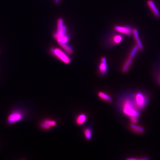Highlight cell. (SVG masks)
Returning <instances> with one entry per match:
<instances>
[{"mask_svg": "<svg viewBox=\"0 0 160 160\" xmlns=\"http://www.w3.org/2000/svg\"><path fill=\"white\" fill-rule=\"evenodd\" d=\"M118 106L121 111L129 118L139 117L140 111L135 104L131 93L124 95L120 98Z\"/></svg>", "mask_w": 160, "mask_h": 160, "instance_id": "obj_1", "label": "cell"}, {"mask_svg": "<svg viewBox=\"0 0 160 160\" xmlns=\"http://www.w3.org/2000/svg\"><path fill=\"white\" fill-rule=\"evenodd\" d=\"M57 25V31L53 34V37L62 47L69 42V37L67 34V28L64 25L63 19L58 20Z\"/></svg>", "mask_w": 160, "mask_h": 160, "instance_id": "obj_2", "label": "cell"}, {"mask_svg": "<svg viewBox=\"0 0 160 160\" xmlns=\"http://www.w3.org/2000/svg\"><path fill=\"white\" fill-rule=\"evenodd\" d=\"M135 104L140 112L142 110L149 102V97L145 92H138L132 93Z\"/></svg>", "mask_w": 160, "mask_h": 160, "instance_id": "obj_3", "label": "cell"}, {"mask_svg": "<svg viewBox=\"0 0 160 160\" xmlns=\"http://www.w3.org/2000/svg\"><path fill=\"white\" fill-rule=\"evenodd\" d=\"M50 51L54 56L65 64H69L71 62L70 58L62 50L58 48H51Z\"/></svg>", "mask_w": 160, "mask_h": 160, "instance_id": "obj_4", "label": "cell"}, {"mask_svg": "<svg viewBox=\"0 0 160 160\" xmlns=\"http://www.w3.org/2000/svg\"><path fill=\"white\" fill-rule=\"evenodd\" d=\"M24 118V113L19 110H14L8 116L7 118V123L12 124L19 122Z\"/></svg>", "mask_w": 160, "mask_h": 160, "instance_id": "obj_5", "label": "cell"}, {"mask_svg": "<svg viewBox=\"0 0 160 160\" xmlns=\"http://www.w3.org/2000/svg\"><path fill=\"white\" fill-rule=\"evenodd\" d=\"M133 28L130 26H116L114 27V29L116 31L125 35L130 36L132 35Z\"/></svg>", "mask_w": 160, "mask_h": 160, "instance_id": "obj_6", "label": "cell"}, {"mask_svg": "<svg viewBox=\"0 0 160 160\" xmlns=\"http://www.w3.org/2000/svg\"><path fill=\"white\" fill-rule=\"evenodd\" d=\"M147 4L153 15L157 18H160V12L152 0H148Z\"/></svg>", "mask_w": 160, "mask_h": 160, "instance_id": "obj_7", "label": "cell"}, {"mask_svg": "<svg viewBox=\"0 0 160 160\" xmlns=\"http://www.w3.org/2000/svg\"><path fill=\"white\" fill-rule=\"evenodd\" d=\"M99 70L101 74L105 75L108 71L107 60L106 58L103 57L101 59V63L99 66Z\"/></svg>", "mask_w": 160, "mask_h": 160, "instance_id": "obj_8", "label": "cell"}, {"mask_svg": "<svg viewBox=\"0 0 160 160\" xmlns=\"http://www.w3.org/2000/svg\"><path fill=\"white\" fill-rule=\"evenodd\" d=\"M132 35L135 40L136 41L137 45L138 46L140 50H142L143 49V46L142 43L140 40L139 35L138 31L137 29H134L132 32Z\"/></svg>", "mask_w": 160, "mask_h": 160, "instance_id": "obj_9", "label": "cell"}, {"mask_svg": "<svg viewBox=\"0 0 160 160\" xmlns=\"http://www.w3.org/2000/svg\"><path fill=\"white\" fill-rule=\"evenodd\" d=\"M123 40V36L121 34L114 35L111 38V42L112 45H118L122 42Z\"/></svg>", "mask_w": 160, "mask_h": 160, "instance_id": "obj_10", "label": "cell"}, {"mask_svg": "<svg viewBox=\"0 0 160 160\" xmlns=\"http://www.w3.org/2000/svg\"><path fill=\"white\" fill-rule=\"evenodd\" d=\"M87 117L85 114L79 115L76 119V123L79 126L83 125L86 122Z\"/></svg>", "mask_w": 160, "mask_h": 160, "instance_id": "obj_11", "label": "cell"}, {"mask_svg": "<svg viewBox=\"0 0 160 160\" xmlns=\"http://www.w3.org/2000/svg\"><path fill=\"white\" fill-rule=\"evenodd\" d=\"M130 128L132 131L137 132L138 133H142L145 131L144 128L142 127L136 125L135 123H132L130 124Z\"/></svg>", "mask_w": 160, "mask_h": 160, "instance_id": "obj_12", "label": "cell"}, {"mask_svg": "<svg viewBox=\"0 0 160 160\" xmlns=\"http://www.w3.org/2000/svg\"><path fill=\"white\" fill-rule=\"evenodd\" d=\"M132 62V59L130 58H128L123 66L122 68V71L123 72H127V71L129 70L130 66H131Z\"/></svg>", "mask_w": 160, "mask_h": 160, "instance_id": "obj_13", "label": "cell"}, {"mask_svg": "<svg viewBox=\"0 0 160 160\" xmlns=\"http://www.w3.org/2000/svg\"><path fill=\"white\" fill-rule=\"evenodd\" d=\"M98 96L101 99L104 100L107 102H111L112 99L111 97L109 94L103 92H100L98 93Z\"/></svg>", "mask_w": 160, "mask_h": 160, "instance_id": "obj_14", "label": "cell"}, {"mask_svg": "<svg viewBox=\"0 0 160 160\" xmlns=\"http://www.w3.org/2000/svg\"><path fill=\"white\" fill-rule=\"evenodd\" d=\"M139 50H140V49L139 48L138 46L136 44V45H134V46L132 47L131 51H130L129 58H130L133 59L135 57V56L136 55L137 53H138Z\"/></svg>", "mask_w": 160, "mask_h": 160, "instance_id": "obj_15", "label": "cell"}, {"mask_svg": "<svg viewBox=\"0 0 160 160\" xmlns=\"http://www.w3.org/2000/svg\"><path fill=\"white\" fill-rule=\"evenodd\" d=\"M84 135L87 140H90L92 136V130L90 127H87L84 130Z\"/></svg>", "mask_w": 160, "mask_h": 160, "instance_id": "obj_16", "label": "cell"}, {"mask_svg": "<svg viewBox=\"0 0 160 160\" xmlns=\"http://www.w3.org/2000/svg\"><path fill=\"white\" fill-rule=\"evenodd\" d=\"M62 47L67 53H69V54H72L73 53V50L72 47L69 46L68 44H66L62 46Z\"/></svg>", "mask_w": 160, "mask_h": 160, "instance_id": "obj_17", "label": "cell"}, {"mask_svg": "<svg viewBox=\"0 0 160 160\" xmlns=\"http://www.w3.org/2000/svg\"><path fill=\"white\" fill-rule=\"evenodd\" d=\"M44 122L46 123L47 125H49L50 127H52V126H54L56 125L57 122L54 120H52L49 119H46L44 120Z\"/></svg>", "mask_w": 160, "mask_h": 160, "instance_id": "obj_18", "label": "cell"}, {"mask_svg": "<svg viewBox=\"0 0 160 160\" xmlns=\"http://www.w3.org/2000/svg\"><path fill=\"white\" fill-rule=\"evenodd\" d=\"M40 126H41V128H42L43 129H46V130L50 129V128H51L50 126L46 124V123L44 122H42L40 124Z\"/></svg>", "mask_w": 160, "mask_h": 160, "instance_id": "obj_19", "label": "cell"}, {"mask_svg": "<svg viewBox=\"0 0 160 160\" xmlns=\"http://www.w3.org/2000/svg\"><path fill=\"white\" fill-rule=\"evenodd\" d=\"M139 118V116H133L129 118V119H130L132 123H137L138 121Z\"/></svg>", "mask_w": 160, "mask_h": 160, "instance_id": "obj_20", "label": "cell"}, {"mask_svg": "<svg viewBox=\"0 0 160 160\" xmlns=\"http://www.w3.org/2000/svg\"><path fill=\"white\" fill-rule=\"evenodd\" d=\"M157 78L158 82L159 83L160 85V69L158 72L157 76Z\"/></svg>", "mask_w": 160, "mask_h": 160, "instance_id": "obj_21", "label": "cell"}, {"mask_svg": "<svg viewBox=\"0 0 160 160\" xmlns=\"http://www.w3.org/2000/svg\"><path fill=\"white\" fill-rule=\"evenodd\" d=\"M127 160H138V159L136 158H129L127 159Z\"/></svg>", "mask_w": 160, "mask_h": 160, "instance_id": "obj_22", "label": "cell"}, {"mask_svg": "<svg viewBox=\"0 0 160 160\" xmlns=\"http://www.w3.org/2000/svg\"><path fill=\"white\" fill-rule=\"evenodd\" d=\"M149 158H142L140 159V160H149Z\"/></svg>", "mask_w": 160, "mask_h": 160, "instance_id": "obj_23", "label": "cell"}, {"mask_svg": "<svg viewBox=\"0 0 160 160\" xmlns=\"http://www.w3.org/2000/svg\"><path fill=\"white\" fill-rule=\"evenodd\" d=\"M60 1V0H55V3H56V4H58V3Z\"/></svg>", "mask_w": 160, "mask_h": 160, "instance_id": "obj_24", "label": "cell"}]
</instances>
